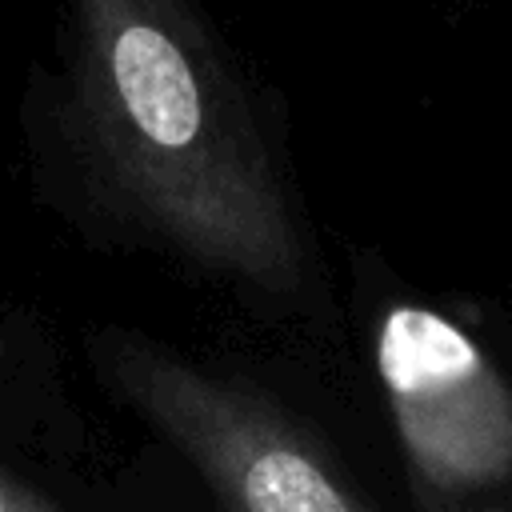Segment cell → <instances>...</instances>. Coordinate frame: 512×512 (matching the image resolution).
I'll list each match as a JSON object with an SVG mask.
<instances>
[{"mask_svg":"<svg viewBox=\"0 0 512 512\" xmlns=\"http://www.w3.org/2000/svg\"><path fill=\"white\" fill-rule=\"evenodd\" d=\"M84 132L120 196L196 264L296 288L300 236L264 140L184 0H72Z\"/></svg>","mask_w":512,"mask_h":512,"instance_id":"cell-1","label":"cell"},{"mask_svg":"<svg viewBox=\"0 0 512 512\" xmlns=\"http://www.w3.org/2000/svg\"><path fill=\"white\" fill-rule=\"evenodd\" d=\"M120 392L196 464L228 512H372L268 400L136 340H108Z\"/></svg>","mask_w":512,"mask_h":512,"instance_id":"cell-2","label":"cell"},{"mask_svg":"<svg viewBox=\"0 0 512 512\" xmlns=\"http://www.w3.org/2000/svg\"><path fill=\"white\" fill-rule=\"evenodd\" d=\"M376 372L424 492L468 496L512 476V388L464 328L396 304L376 332Z\"/></svg>","mask_w":512,"mask_h":512,"instance_id":"cell-3","label":"cell"},{"mask_svg":"<svg viewBox=\"0 0 512 512\" xmlns=\"http://www.w3.org/2000/svg\"><path fill=\"white\" fill-rule=\"evenodd\" d=\"M0 512H60V508L48 496H40L36 488L0 472Z\"/></svg>","mask_w":512,"mask_h":512,"instance_id":"cell-4","label":"cell"}]
</instances>
